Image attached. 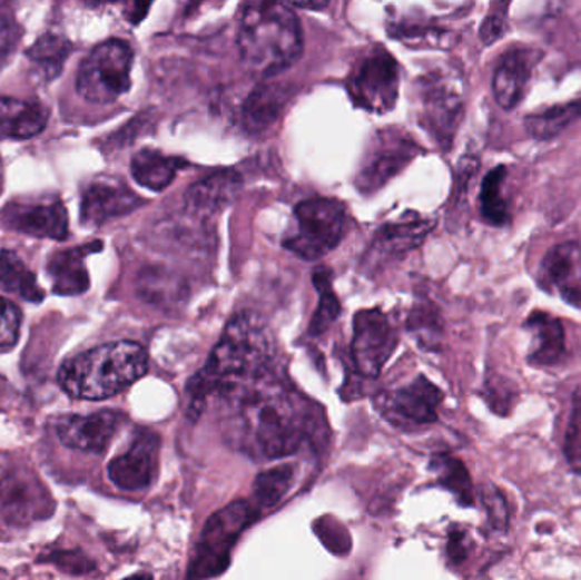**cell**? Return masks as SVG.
Listing matches in <instances>:
<instances>
[{
  "label": "cell",
  "mask_w": 581,
  "mask_h": 580,
  "mask_svg": "<svg viewBox=\"0 0 581 580\" xmlns=\"http://www.w3.org/2000/svg\"><path fill=\"white\" fill-rule=\"evenodd\" d=\"M270 360L273 341L264 322L247 312L234 315L205 368L187 385L190 411L198 414L209 396L244 392L267 376Z\"/></svg>",
  "instance_id": "6da1fadb"
},
{
  "label": "cell",
  "mask_w": 581,
  "mask_h": 580,
  "mask_svg": "<svg viewBox=\"0 0 581 580\" xmlns=\"http://www.w3.org/2000/svg\"><path fill=\"white\" fill-rule=\"evenodd\" d=\"M316 415L298 393L267 376L244 390L238 409V433L250 453L274 460L296 453L312 436Z\"/></svg>",
  "instance_id": "7a4b0ae2"
},
{
  "label": "cell",
  "mask_w": 581,
  "mask_h": 580,
  "mask_svg": "<svg viewBox=\"0 0 581 580\" xmlns=\"http://www.w3.org/2000/svg\"><path fill=\"white\" fill-rule=\"evenodd\" d=\"M237 41L247 69L267 79L283 72L302 57V24L289 6L248 2L240 11Z\"/></svg>",
  "instance_id": "3957f363"
},
{
  "label": "cell",
  "mask_w": 581,
  "mask_h": 580,
  "mask_svg": "<svg viewBox=\"0 0 581 580\" xmlns=\"http://www.w3.org/2000/svg\"><path fill=\"white\" fill-rule=\"evenodd\" d=\"M147 370V350L131 341H118L65 361L58 383L72 399L105 401L134 385Z\"/></svg>",
  "instance_id": "277c9868"
},
{
  "label": "cell",
  "mask_w": 581,
  "mask_h": 580,
  "mask_svg": "<svg viewBox=\"0 0 581 580\" xmlns=\"http://www.w3.org/2000/svg\"><path fill=\"white\" fill-rule=\"evenodd\" d=\"M257 518L258 509L248 501H235L216 511L194 548L186 580H208L225 572L235 543Z\"/></svg>",
  "instance_id": "5b68a950"
},
{
  "label": "cell",
  "mask_w": 581,
  "mask_h": 580,
  "mask_svg": "<svg viewBox=\"0 0 581 580\" xmlns=\"http://www.w3.org/2000/svg\"><path fill=\"white\" fill-rule=\"evenodd\" d=\"M345 224V208L337 199H305L295 208L293 224L283 237V246L302 259H322L341 244Z\"/></svg>",
  "instance_id": "8992f818"
},
{
  "label": "cell",
  "mask_w": 581,
  "mask_h": 580,
  "mask_svg": "<svg viewBox=\"0 0 581 580\" xmlns=\"http://www.w3.org/2000/svg\"><path fill=\"white\" fill-rule=\"evenodd\" d=\"M134 50L126 41L97 45L80 63L77 92L92 105H111L131 87Z\"/></svg>",
  "instance_id": "52a82bcc"
},
{
  "label": "cell",
  "mask_w": 581,
  "mask_h": 580,
  "mask_svg": "<svg viewBox=\"0 0 581 580\" xmlns=\"http://www.w3.org/2000/svg\"><path fill=\"white\" fill-rule=\"evenodd\" d=\"M420 125L439 147L449 150L464 115L460 79L445 72H431L416 83Z\"/></svg>",
  "instance_id": "ba28073f"
},
{
  "label": "cell",
  "mask_w": 581,
  "mask_h": 580,
  "mask_svg": "<svg viewBox=\"0 0 581 580\" xmlns=\"http://www.w3.org/2000/svg\"><path fill=\"white\" fill-rule=\"evenodd\" d=\"M400 67L383 48L361 58L347 80L348 96L357 108L374 115L392 111L398 101Z\"/></svg>",
  "instance_id": "9c48e42d"
},
{
  "label": "cell",
  "mask_w": 581,
  "mask_h": 580,
  "mask_svg": "<svg viewBox=\"0 0 581 580\" xmlns=\"http://www.w3.org/2000/svg\"><path fill=\"white\" fill-rule=\"evenodd\" d=\"M53 509L43 482L31 470L0 456V514L8 523H35L47 519Z\"/></svg>",
  "instance_id": "30bf717a"
},
{
  "label": "cell",
  "mask_w": 581,
  "mask_h": 580,
  "mask_svg": "<svg viewBox=\"0 0 581 580\" xmlns=\"http://www.w3.org/2000/svg\"><path fill=\"white\" fill-rule=\"evenodd\" d=\"M422 148L406 131L400 128H387L374 135L364 154L355 186L361 193H376L392 177L398 176Z\"/></svg>",
  "instance_id": "8fae6325"
},
{
  "label": "cell",
  "mask_w": 581,
  "mask_h": 580,
  "mask_svg": "<svg viewBox=\"0 0 581 580\" xmlns=\"http://www.w3.org/2000/svg\"><path fill=\"white\" fill-rule=\"evenodd\" d=\"M398 346V332L380 308L363 311L354 317L352 357L361 375L376 379Z\"/></svg>",
  "instance_id": "7c38bea8"
},
{
  "label": "cell",
  "mask_w": 581,
  "mask_h": 580,
  "mask_svg": "<svg viewBox=\"0 0 581 580\" xmlns=\"http://www.w3.org/2000/svg\"><path fill=\"white\" fill-rule=\"evenodd\" d=\"M6 227L32 237L67 240L69 237V213L58 198L38 201H12L0 213Z\"/></svg>",
  "instance_id": "4fadbf2b"
},
{
  "label": "cell",
  "mask_w": 581,
  "mask_h": 580,
  "mask_svg": "<svg viewBox=\"0 0 581 580\" xmlns=\"http://www.w3.org/2000/svg\"><path fill=\"white\" fill-rule=\"evenodd\" d=\"M158 448L160 440L157 434L147 430L138 431L128 451L109 462V480L121 491H145L157 476Z\"/></svg>",
  "instance_id": "5bb4252c"
},
{
  "label": "cell",
  "mask_w": 581,
  "mask_h": 580,
  "mask_svg": "<svg viewBox=\"0 0 581 580\" xmlns=\"http://www.w3.org/2000/svg\"><path fill=\"white\" fill-rule=\"evenodd\" d=\"M125 414L118 411H99L90 415H67L55 422V433L63 446L83 453L101 454L108 450L118 433Z\"/></svg>",
  "instance_id": "9a60e30c"
},
{
  "label": "cell",
  "mask_w": 581,
  "mask_h": 580,
  "mask_svg": "<svg viewBox=\"0 0 581 580\" xmlns=\"http://www.w3.org/2000/svg\"><path fill=\"white\" fill-rule=\"evenodd\" d=\"M542 51L532 47H510L500 58L493 73V96L503 111H513L524 101L532 72L542 58Z\"/></svg>",
  "instance_id": "2e32d148"
},
{
  "label": "cell",
  "mask_w": 581,
  "mask_h": 580,
  "mask_svg": "<svg viewBox=\"0 0 581 580\" xmlns=\"http://www.w3.org/2000/svg\"><path fill=\"white\" fill-rule=\"evenodd\" d=\"M539 286L581 308V246L563 242L551 247L539 267Z\"/></svg>",
  "instance_id": "e0dca14e"
},
{
  "label": "cell",
  "mask_w": 581,
  "mask_h": 580,
  "mask_svg": "<svg viewBox=\"0 0 581 580\" xmlns=\"http://www.w3.org/2000/svg\"><path fill=\"white\" fill-rule=\"evenodd\" d=\"M441 389L425 376H418L402 389L383 396L384 414L395 422H408L413 425H427L437 422L441 405Z\"/></svg>",
  "instance_id": "ac0fdd59"
},
{
  "label": "cell",
  "mask_w": 581,
  "mask_h": 580,
  "mask_svg": "<svg viewBox=\"0 0 581 580\" xmlns=\"http://www.w3.org/2000/svg\"><path fill=\"white\" fill-rule=\"evenodd\" d=\"M144 198L119 180H96L83 191L80 220L86 227H101L112 218L134 213L144 206Z\"/></svg>",
  "instance_id": "d6986e66"
},
{
  "label": "cell",
  "mask_w": 581,
  "mask_h": 580,
  "mask_svg": "<svg viewBox=\"0 0 581 580\" xmlns=\"http://www.w3.org/2000/svg\"><path fill=\"white\" fill-rule=\"evenodd\" d=\"M242 188V177L235 170H218L187 189L186 209L198 217H213L232 205Z\"/></svg>",
  "instance_id": "ffe728a7"
},
{
  "label": "cell",
  "mask_w": 581,
  "mask_h": 580,
  "mask_svg": "<svg viewBox=\"0 0 581 580\" xmlns=\"http://www.w3.org/2000/svg\"><path fill=\"white\" fill-rule=\"evenodd\" d=\"M525 331L532 334V347L528 363L538 368H548L568 356L567 334L563 322L548 312L534 311L524 322Z\"/></svg>",
  "instance_id": "44dd1931"
},
{
  "label": "cell",
  "mask_w": 581,
  "mask_h": 580,
  "mask_svg": "<svg viewBox=\"0 0 581 580\" xmlns=\"http://www.w3.org/2000/svg\"><path fill=\"white\" fill-rule=\"evenodd\" d=\"M102 250V242H90L86 246L55 253L48 260V276L53 282V293L60 296L82 295L89 289L86 257Z\"/></svg>",
  "instance_id": "7402d4cb"
},
{
  "label": "cell",
  "mask_w": 581,
  "mask_h": 580,
  "mask_svg": "<svg viewBox=\"0 0 581 580\" xmlns=\"http://www.w3.org/2000/svg\"><path fill=\"white\" fill-rule=\"evenodd\" d=\"M435 227L431 218L418 213H406L402 220L390 222L377 228L371 249L380 257H396L418 247Z\"/></svg>",
  "instance_id": "603a6c76"
},
{
  "label": "cell",
  "mask_w": 581,
  "mask_h": 580,
  "mask_svg": "<svg viewBox=\"0 0 581 580\" xmlns=\"http://www.w3.org/2000/svg\"><path fill=\"white\" fill-rule=\"evenodd\" d=\"M48 111L41 102L0 96V140H26L47 128Z\"/></svg>",
  "instance_id": "cb8c5ba5"
},
{
  "label": "cell",
  "mask_w": 581,
  "mask_h": 580,
  "mask_svg": "<svg viewBox=\"0 0 581 580\" xmlns=\"http://www.w3.org/2000/svg\"><path fill=\"white\" fill-rule=\"evenodd\" d=\"M289 99V90L280 83L264 82L248 95L242 109L244 127L252 134L267 130L276 124Z\"/></svg>",
  "instance_id": "d4e9b609"
},
{
  "label": "cell",
  "mask_w": 581,
  "mask_h": 580,
  "mask_svg": "<svg viewBox=\"0 0 581 580\" xmlns=\"http://www.w3.org/2000/svg\"><path fill=\"white\" fill-rule=\"evenodd\" d=\"M186 164L177 157L166 156L151 148H144L131 159V176L141 188L160 193L173 185L177 173Z\"/></svg>",
  "instance_id": "484cf974"
},
{
  "label": "cell",
  "mask_w": 581,
  "mask_h": 580,
  "mask_svg": "<svg viewBox=\"0 0 581 580\" xmlns=\"http://www.w3.org/2000/svg\"><path fill=\"white\" fill-rule=\"evenodd\" d=\"M578 119H581V96L573 101L531 112L524 118V128L534 140L548 141L560 137Z\"/></svg>",
  "instance_id": "4316f807"
},
{
  "label": "cell",
  "mask_w": 581,
  "mask_h": 580,
  "mask_svg": "<svg viewBox=\"0 0 581 580\" xmlns=\"http://www.w3.org/2000/svg\"><path fill=\"white\" fill-rule=\"evenodd\" d=\"M0 289L19 296L26 302L41 303L45 299V293L38 286L37 276L12 250L0 253Z\"/></svg>",
  "instance_id": "83f0119b"
},
{
  "label": "cell",
  "mask_w": 581,
  "mask_h": 580,
  "mask_svg": "<svg viewBox=\"0 0 581 580\" xmlns=\"http://www.w3.org/2000/svg\"><path fill=\"white\" fill-rule=\"evenodd\" d=\"M73 47L60 35L47 33L28 50L29 62L38 70L41 79L53 80L60 76Z\"/></svg>",
  "instance_id": "f1b7e54d"
},
{
  "label": "cell",
  "mask_w": 581,
  "mask_h": 580,
  "mask_svg": "<svg viewBox=\"0 0 581 580\" xmlns=\"http://www.w3.org/2000/svg\"><path fill=\"white\" fill-rule=\"evenodd\" d=\"M509 176V167L496 166L484 176L480 193L481 217L492 227L510 224V208L503 195V185Z\"/></svg>",
  "instance_id": "f546056e"
},
{
  "label": "cell",
  "mask_w": 581,
  "mask_h": 580,
  "mask_svg": "<svg viewBox=\"0 0 581 580\" xmlns=\"http://www.w3.org/2000/svg\"><path fill=\"white\" fill-rule=\"evenodd\" d=\"M431 466L437 475L439 485L454 494L463 508H473L476 501L473 480L461 460L451 454H435Z\"/></svg>",
  "instance_id": "4dcf8cb0"
},
{
  "label": "cell",
  "mask_w": 581,
  "mask_h": 580,
  "mask_svg": "<svg viewBox=\"0 0 581 580\" xmlns=\"http://www.w3.org/2000/svg\"><path fill=\"white\" fill-rule=\"evenodd\" d=\"M295 480V469L290 465L274 466L255 479L254 501L257 509H270L283 501Z\"/></svg>",
  "instance_id": "1f68e13d"
},
{
  "label": "cell",
  "mask_w": 581,
  "mask_h": 580,
  "mask_svg": "<svg viewBox=\"0 0 581 580\" xmlns=\"http://www.w3.org/2000/svg\"><path fill=\"white\" fill-rule=\"evenodd\" d=\"M316 289L319 293V305L316 308L315 317H313L312 325H309V334L318 335L331 327L332 322L341 314V303H338L337 295L332 288L331 273L327 267H319L315 271L313 276Z\"/></svg>",
  "instance_id": "d6a6232c"
},
{
  "label": "cell",
  "mask_w": 581,
  "mask_h": 580,
  "mask_svg": "<svg viewBox=\"0 0 581 580\" xmlns=\"http://www.w3.org/2000/svg\"><path fill=\"white\" fill-rule=\"evenodd\" d=\"M481 504L486 511V523L492 533L505 534L510 527V509L505 495L495 483L486 482L480 489Z\"/></svg>",
  "instance_id": "836d02e7"
},
{
  "label": "cell",
  "mask_w": 581,
  "mask_h": 580,
  "mask_svg": "<svg viewBox=\"0 0 581 580\" xmlns=\"http://www.w3.org/2000/svg\"><path fill=\"white\" fill-rule=\"evenodd\" d=\"M564 458L573 472L581 473V389L571 396L570 419L563 444Z\"/></svg>",
  "instance_id": "e575fe53"
},
{
  "label": "cell",
  "mask_w": 581,
  "mask_h": 580,
  "mask_svg": "<svg viewBox=\"0 0 581 580\" xmlns=\"http://www.w3.org/2000/svg\"><path fill=\"white\" fill-rule=\"evenodd\" d=\"M38 562L51 563L70 576H87L96 570V562L83 550H48L38 557Z\"/></svg>",
  "instance_id": "d590c367"
},
{
  "label": "cell",
  "mask_w": 581,
  "mask_h": 580,
  "mask_svg": "<svg viewBox=\"0 0 581 580\" xmlns=\"http://www.w3.org/2000/svg\"><path fill=\"white\" fill-rule=\"evenodd\" d=\"M484 390H486V404L490 409L502 417L510 415L513 405L516 404V385L503 376H492L486 379Z\"/></svg>",
  "instance_id": "8d00e7d4"
},
{
  "label": "cell",
  "mask_w": 581,
  "mask_h": 580,
  "mask_svg": "<svg viewBox=\"0 0 581 580\" xmlns=\"http://www.w3.org/2000/svg\"><path fill=\"white\" fill-rule=\"evenodd\" d=\"M21 311L14 303L0 298V351L12 350L21 332Z\"/></svg>",
  "instance_id": "74e56055"
},
{
  "label": "cell",
  "mask_w": 581,
  "mask_h": 580,
  "mask_svg": "<svg viewBox=\"0 0 581 580\" xmlns=\"http://www.w3.org/2000/svg\"><path fill=\"white\" fill-rule=\"evenodd\" d=\"M21 37L18 21H16L14 12L8 4H0V63L14 51Z\"/></svg>",
  "instance_id": "f35d334b"
},
{
  "label": "cell",
  "mask_w": 581,
  "mask_h": 580,
  "mask_svg": "<svg viewBox=\"0 0 581 580\" xmlns=\"http://www.w3.org/2000/svg\"><path fill=\"white\" fill-rule=\"evenodd\" d=\"M502 8L503 6H499L500 11L490 12V14L484 18L483 24H481L480 38L486 47L496 43L500 38L505 37L506 14L502 12Z\"/></svg>",
  "instance_id": "ab89813d"
},
{
  "label": "cell",
  "mask_w": 581,
  "mask_h": 580,
  "mask_svg": "<svg viewBox=\"0 0 581 580\" xmlns=\"http://www.w3.org/2000/svg\"><path fill=\"white\" fill-rule=\"evenodd\" d=\"M471 548H473V543H471L470 534L463 528H452L447 541V556L451 562L456 566L463 563L470 556Z\"/></svg>",
  "instance_id": "60d3db41"
},
{
  "label": "cell",
  "mask_w": 581,
  "mask_h": 580,
  "mask_svg": "<svg viewBox=\"0 0 581 580\" xmlns=\"http://www.w3.org/2000/svg\"><path fill=\"white\" fill-rule=\"evenodd\" d=\"M125 580H151L150 573H137V576L128 577Z\"/></svg>",
  "instance_id": "b9f144b4"
},
{
  "label": "cell",
  "mask_w": 581,
  "mask_h": 580,
  "mask_svg": "<svg viewBox=\"0 0 581 580\" xmlns=\"http://www.w3.org/2000/svg\"><path fill=\"white\" fill-rule=\"evenodd\" d=\"M4 188V166H2V159H0V193Z\"/></svg>",
  "instance_id": "7bdbcfd3"
}]
</instances>
